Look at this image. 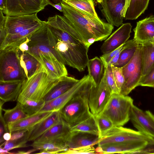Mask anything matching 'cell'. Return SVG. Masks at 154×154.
Wrapping results in <instances>:
<instances>
[{
	"mask_svg": "<svg viewBox=\"0 0 154 154\" xmlns=\"http://www.w3.org/2000/svg\"><path fill=\"white\" fill-rule=\"evenodd\" d=\"M149 0H130L125 18L133 20L138 18L146 9Z\"/></svg>",
	"mask_w": 154,
	"mask_h": 154,
	"instance_id": "f546056e",
	"label": "cell"
},
{
	"mask_svg": "<svg viewBox=\"0 0 154 154\" xmlns=\"http://www.w3.org/2000/svg\"><path fill=\"white\" fill-rule=\"evenodd\" d=\"M139 86L154 88V67L148 74L141 77Z\"/></svg>",
	"mask_w": 154,
	"mask_h": 154,
	"instance_id": "60d3db41",
	"label": "cell"
},
{
	"mask_svg": "<svg viewBox=\"0 0 154 154\" xmlns=\"http://www.w3.org/2000/svg\"><path fill=\"white\" fill-rule=\"evenodd\" d=\"M53 112H39L28 116L16 122L9 123L8 127L9 132L28 129L35 126L49 116Z\"/></svg>",
	"mask_w": 154,
	"mask_h": 154,
	"instance_id": "44dd1931",
	"label": "cell"
},
{
	"mask_svg": "<svg viewBox=\"0 0 154 154\" xmlns=\"http://www.w3.org/2000/svg\"><path fill=\"white\" fill-rule=\"evenodd\" d=\"M138 45L129 47L124 49L121 52L115 66L122 67L126 64L134 56Z\"/></svg>",
	"mask_w": 154,
	"mask_h": 154,
	"instance_id": "8d00e7d4",
	"label": "cell"
},
{
	"mask_svg": "<svg viewBox=\"0 0 154 154\" xmlns=\"http://www.w3.org/2000/svg\"><path fill=\"white\" fill-rule=\"evenodd\" d=\"M51 3L54 4H57L61 3L63 0H48Z\"/></svg>",
	"mask_w": 154,
	"mask_h": 154,
	"instance_id": "f907efd6",
	"label": "cell"
},
{
	"mask_svg": "<svg viewBox=\"0 0 154 154\" xmlns=\"http://www.w3.org/2000/svg\"><path fill=\"white\" fill-rule=\"evenodd\" d=\"M132 27L129 23L122 25L105 40L100 48L101 52L108 53L126 42L130 36Z\"/></svg>",
	"mask_w": 154,
	"mask_h": 154,
	"instance_id": "2e32d148",
	"label": "cell"
},
{
	"mask_svg": "<svg viewBox=\"0 0 154 154\" xmlns=\"http://www.w3.org/2000/svg\"><path fill=\"white\" fill-rule=\"evenodd\" d=\"M79 80L68 75L60 78L55 86L45 97V102L53 100L67 91L74 85Z\"/></svg>",
	"mask_w": 154,
	"mask_h": 154,
	"instance_id": "d4e9b609",
	"label": "cell"
},
{
	"mask_svg": "<svg viewBox=\"0 0 154 154\" xmlns=\"http://www.w3.org/2000/svg\"><path fill=\"white\" fill-rule=\"evenodd\" d=\"M20 64L26 79L33 75L41 67L42 64L35 57L26 52H20Z\"/></svg>",
	"mask_w": 154,
	"mask_h": 154,
	"instance_id": "4316f807",
	"label": "cell"
},
{
	"mask_svg": "<svg viewBox=\"0 0 154 154\" xmlns=\"http://www.w3.org/2000/svg\"><path fill=\"white\" fill-rule=\"evenodd\" d=\"M130 2V0H103L101 11L108 23L118 27L123 24Z\"/></svg>",
	"mask_w": 154,
	"mask_h": 154,
	"instance_id": "7c38bea8",
	"label": "cell"
},
{
	"mask_svg": "<svg viewBox=\"0 0 154 154\" xmlns=\"http://www.w3.org/2000/svg\"><path fill=\"white\" fill-rule=\"evenodd\" d=\"M133 31V39L139 45L154 43V16H151L137 23Z\"/></svg>",
	"mask_w": 154,
	"mask_h": 154,
	"instance_id": "e0dca14e",
	"label": "cell"
},
{
	"mask_svg": "<svg viewBox=\"0 0 154 154\" xmlns=\"http://www.w3.org/2000/svg\"><path fill=\"white\" fill-rule=\"evenodd\" d=\"M148 142L143 141L115 143L105 144L99 146L101 147L102 154H130L143 148Z\"/></svg>",
	"mask_w": 154,
	"mask_h": 154,
	"instance_id": "ffe728a7",
	"label": "cell"
},
{
	"mask_svg": "<svg viewBox=\"0 0 154 154\" xmlns=\"http://www.w3.org/2000/svg\"><path fill=\"white\" fill-rule=\"evenodd\" d=\"M0 147L3 149L9 151L11 150L18 148L27 147L26 143L17 142L15 140H9L5 141L3 143L1 144Z\"/></svg>",
	"mask_w": 154,
	"mask_h": 154,
	"instance_id": "b9f144b4",
	"label": "cell"
},
{
	"mask_svg": "<svg viewBox=\"0 0 154 154\" xmlns=\"http://www.w3.org/2000/svg\"><path fill=\"white\" fill-rule=\"evenodd\" d=\"M93 146H88L75 149H68L62 154H97L96 149Z\"/></svg>",
	"mask_w": 154,
	"mask_h": 154,
	"instance_id": "ab89813d",
	"label": "cell"
},
{
	"mask_svg": "<svg viewBox=\"0 0 154 154\" xmlns=\"http://www.w3.org/2000/svg\"><path fill=\"white\" fill-rule=\"evenodd\" d=\"M29 38L25 42H23L20 45L18 48L20 51L23 52H27L28 51L29 46L28 44V42Z\"/></svg>",
	"mask_w": 154,
	"mask_h": 154,
	"instance_id": "ee69618b",
	"label": "cell"
},
{
	"mask_svg": "<svg viewBox=\"0 0 154 154\" xmlns=\"http://www.w3.org/2000/svg\"><path fill=\"white\" fill-rule=\"evenodd\" d=\"M152 138L138 131L122 126H115L101 136L97 144L100 146L115 143L149 142Z\"/></svg>",
	"mask_w": 154,
	"mask_h": 154,
	"instance_id": "9c48e42d",
	"label": "cell"
},
{
	"mask_svg": "<svg viewBox=\"0 0 154 154\" xmlns=\"http://www.w3.org/2000/svg\"><path fill=\"white\" fill-rule=\"evenodd\" d=\"M139 45L134 39L128 40L115 50L108 53L103 54L100 58L105 67L109 64L112 59L119 51L128 47Z\"/></svg>",
	"mask_w": 154,
	"mask_h": 154,
	"instance_id": "e575fe53",
	"label": "cell"
},
{
	"mask_svg": "<svg viewBox=\"0 0 154 154\" xmlns=\"http://www.w3.org/2000/svg\"><path fill=\"white\" fill-rule=\"evenodd\" d=\"M2 110L4 112L3 116L4 119L7 125L28 116L24 111L21 103L18 102L13 108L11 109L2 108Z\"/></svg>",
	"mask_w": 154,
	"mask_h": 154,
	"instance_id": "4dcf8cb0",
	"label": "cell"
},
{
	"mask_svg": "<svg viewBox=\"0 0 154 154\" xmlns=\"http://www.w3.org/2000/svg\"><path fill=\"white\" fill-rule=\"evenodd\" d=\"M61 12L63 11V7L61 3L57 4H52L51 5Z\"/></svg>",
	"mask_w": 154,
	"mask_h": 154,
	"instance_id": "7dc6e473",
	"label": "cell"
},
{
	"mask_svg": "<svg viewBox=\"0 0 154 154\" xmlns=\"http://www.w3.org/2000/svg\"><path fill=\"white\" fill-rule=\"evenodd\" d=\"M45 102L44 100L38 101L26 99L21 103L24 111L29 116L40 112Z\"/></svg>",
	"mask_w": 154,
	"mask_h": 154,
	"instance_id": "836d02e7",
	"label": "cell"
},
{
	"mask_svg": "<svg viewBox=\"0 0 154 154\" xmlns=\"http://www.w3.org/2000/svg\"><path fill=\"white\" fill-rule=\"evenodd\" d=\"M94 0H95L97 2L100 4L103 0H94Z\"/></svg>",
	"mask_w": 154,
	"mask_h": 154,
	"instance_id": "816d5d0a",
	"label": "cell"
},
{
	"mask_svg": "<svg viewBox=\"0 0 154 154\" xmlns=\"http://www.w3.org/2000/svg\"><path fill=\"white\" fill-rule=\"evenodd\" d=\"M112 94L106 84L104 71L99 84L96 86L94 83L89 94L88 104L90 111L94 116L101 114Z\"/></svg>",
	"mask_w": 154,
	"mask_h": 154,
	"instance_id": "4fadbf2b",
	"label": "cell"
},
{
	"mask_svg": "<svg viewBox=\"0 0 154 154\" xmlns=\"http://www.w3.org/2000/svg\"><path fill=\"white\" fill-rule=\"evenodd\" d=\"M38 150L37 149L33 148V149L29 150L27 151H19L16 153L17 154H29L34 151Z\"/></svg>",
	"mask_w": 154,
	"mask_h": 154,
	"instance_id": "c3c4849f",
	"label": "cell"
},
{
	"mask_svg": "<svg viewBox=\"0 0 154 154\" xmlns=\"http://www.w3.org/2000/svg\"><path fill=\"white\" fill-rule=\"evenodd\" d=\"M36 59L52 78L59 79L68 75L65 64L56 57L49 55H42Z\"/></svg>",
	"mask_w": 154,
	"mask_h": 154,
	"instance_id": "d6986e66",
	"label": "cell"
},
{
	"mask_svg": "<svg viewBox=\"0 0 154 154\" xmlns=\"http://www.w3.org/2000/svg\"><path fill=\"white\" fill-rule=\"evenodd\" d=\"M132 154H154V137H152L143 148L134 152Z\"/></svg>",
	"mask_w": 154,
	"mask_h": 154,
	"instance_id": "7bdbcfd3",
	"label": "cell"
},
{
	"mask_svg": "<svg viewBox=\"0 0 154 154\" xmlns=\"http://www.w3.org/2000/svg\"><path fill=\"white\" fill-rule=\"evenodd\" d=\"M0 153L1 154L14 153L12 152H10L8 151L4 150L1 147L0 148Z\"/></svg>",
	"mask_w": 154,
	"mask_h": 154,
	"instance_id": "681fc988",
	"label": "cell"
},
{
	"mask_svg": "<svg viewBox=\"0 0 154 154\" xmlns=\"http://www.w3.org/2000/svg\"><path fill=\"white\" fill-rule=\"evenodd\" d=\"M133 104V100L131 97L113 94L101 114L109 118L114 126H122L130 120Z\"/></svg>",
	"mask_w": 154,
	"mask_h": 154,
	"instance_id": "52a82bcc",
	"label": "cell"
},
{
	"mask_svg": "<svg viewBox=\"0 0 154 154\" xmlns=\"http://www.w3.org/2000/svg\"><path fill=\"white\" fill-rule=\"evenodd\" d=\"M91 78L88 74L85 75L64 94L53 100L45 102L44 106L40 112L60 111L73 97L89 84Z\"/></svg>",
	"mask_w": 154,
	"mask_h": 154,
	"instance_id": "5bb4252c",
	"label": "cell"
},
{
	"mask_svg": "<svg viewBox=\"0 0 154 154\" xmlns=\"http://www.w3.org/2000/svg\"><path fill=\"white\" fill-rule=\"evenodd\" d=\"M11 133L9 132H5L3 134V138L5 141H9L11 139Z\"/></svg>",
	"mask_w": 154,
	"mask_h": 154,
	"instance_id": "bcb514c9",
	"label": "cell"
},
{
	"mask_svg": "<svg viewBox=\"0 0 154 154\" xmlns=\"http://www.w3.org/2000/svg\"><path fill=\"white\" fill-rule=\"evenodd\" d=\"M63 16L70 22L81 41L88 48L96 42L106 40L114 26L62 2Z\"/></svg>",
	"mask_w": 154,
	"mask_h": 154,
	"instance_id": "7a4b0ae2",
	"label": "cell"
},
{
	"mask_svg": "<svg viewBox=\"0 0 154 154\" xmlns=\"http://www.w3.org/2000/svg\"><path fill=\"white\" fill-rule=\"evenodd\" d=\"M52 4L48 0H6L4 14L10 17L36 14Z\"/></svg>",
	"mask_w": 154,
	"mask_h": 154,
	"instance_id": "8fae6325",
	"label": "cell"
},
{
	"mask_svg": "<svg viewBox=\"0 0 154 154\" xmlns=\"http://www.w3.org/2000/svg\"><path fill=\"white\" fill-rule=\"evenodd\" d=\"M99 136L80 131H70L66 141L69 149H75L97 144L100 140Z\"/></svg>",
	"mask_w": 154,
	"mask_h": 154,
	"instance_id": "ac0fdd59",
	"label": "cell"
},
{
	"mask_svg": "<svg viewBox=\"0 0 154 154\" xmlns=\"http://www.w3.org/2000/svg\"><path fill=\"white\" fill-rule=\"evenodd\" d=\"M111 66L117 87L120 93L125 82L122 67H119L112 65Z\"/></svg>",
	"mask_w": 154,
	"mask_h": 154,
	"instance_id": "f35d334b",
	"label": "cell"
},
{
	"mask_svg": "<svg viewBox=\"0 0 154 154\" xmlns=\"http://www.w3.org/2000/svg\"><path fill=\"white\" fill-rule=\"evenodd\" d=\"M142 45H139L131 60L122 67L125 82L120 94L128 95L139 84L142 76Z\"/></svg>",
	"mask_w": 154,
	"mask_h": 154,
	"instance_id": "ba28073f",
	"label": "cell"
},
{
	"mask_svg": "<svg viewBox=\"0 0 154 154\" xmlns=\"http://www.w3.org/2000/svg\"><path fill=\"white\" fill-rule=\"evenodd\" d=\"M67 136L42 142L34 141L29 146L40 150L58 151L62 154L68 149L66 144Z\"/></svg>",
	"mask_w": 154,
	"mask_h": 154,
	"instance_id": "484cf974",
	"label": "cell"
},
{
	"mask_svg": "<svg viewBox=\"0 0 154 154\" xmlns=\"http://www.w3.org/2000/svg\"><path fill=\"white\" fill-rule=\"evenodd\" d=\"M62 119L60 111L53 112L48 117L34 126L29 135V141H33Z\"/></svg>",
	"mask_w": 154,
	"mask_h": 154,
	"instance_id": "7402d4cb",
	"label": "cell"
},
{
	"mask_svg": "<svg viewBox=\"0 0 154 154\" xmlns=\"http://www.w3.org/2000/svg\"><path fill=\"white\" fill-rule=\"evenodd\" d=\"M80 131L99 135V131L95 116L90 118L70 128V131Z\"/></svg>",
	"mask_w": 154,
	"mask_h": 154,
	"instance_id": "1f68e13d",
	"label": "cell"
},
{
	"mask_svg": "<svg viewBox=\"0 0 154 154\" xmlns=\"http://www.w3.org/2000/svg\"><path fill=\"white\" fill-rule=\"evenodd\" d=\"M60 79L51 78L42 65L33 75L23 81L17 102L21 103L26 99L44 100Z\"/></svg>",
	"mask_w": 154,
	"mask_h": 154,
	"instance_id": "277c9868",
	"label": "cell"
},
{
	"mask_svg": "<svg viewBox=\"0 0 154 154\" xmlns=\"http://www.w3.org/2000/svg\"><path fill=\"white\" fill-rule=\"evenodd\" d=\"M70 132V127L62 119L58 123L34 141L42 142L59 137H65L68 136Z\"/></svg>",
	"mask_w": 154,
	"mask_h": 154,
	"instance_id": "cb8c5ba5",
	"label": "cell"
},
{
	"mask_svg": "<svg viewBox=\"0 0 154 154\" xmlns=\"http://www.w3.org/2000/svg\"><path fill=\"white\" fill-rule=\"evenodd\" d=\"M18 47H8L0 50V81H23L26 79L20 64Z\"/></svg>",
	"mask_w": 154,
	"mask_h": 154,
	"instance_id": "8992f818",
	"label": "cell"
},
{
	"mask_svg": "<svg viewBox=\"0 0 154 154\" xmlns=\"http://www.w3.org/2000/svg\"><path fill=\"white\" fill-rule=\"evenodd\" d=\"M23 81H0V103L17 100Z\"/></svg>",
	"mask_w": 154,
	"mask_h": 154,
	"instance_id": "603a6c76",
	"label": "cell"
},
{
	"mask_svg": "<svg viewBox=\"0 0 154 154\" xmlns=\"http://www.w3.org/2000/svg\"><path fill=\"white\" fill-rule=\"evenodd\" d=\"M94 83L92 79L84 89L73 97L60 110L62 118L70 128L93 115L90 110L88 97L90 89Z\"/></svg>",
	"mask_w": 154,
	"mask_h": 154,
	"instance_id": "5b68a950",
	"label": "cell"
},
{
	"mask_svg": "<svg viewBox=\"0 0 154 154\" xmlns=\"http://www.w3.org/2000/svg\"><path fill=\"white\" fill-rule=\"evenodd\" d=\"M0 17V50L8 47H19L41 28L45 21L37 14Z\"/></svg>",
	"mask_w": 154,
	"mask_h": 154,
	"instance_id": "3957f363",
	"label": "cell"
},
{
	"mask_svg": "<svg viewBox=\"0 0 154 154\" xmlns=\"http://www.w3.org/2000/svg\"><path fill=\"white\" fill-rule=\"evenodd\" d=\"M62 2L95 17H98L94 0H63Z\"/></svg>",
	"mask_w": 154,
	"mask_h": 154,
	"instance_id": "d6a6232c",
	"label": "cell"
},
{
	"mask_svg": "<svg viewBox=\"0 0 154 154\" xmlns=\"http://www.w3.org/2000/svg\"><path fill=\"white\" fill-rule=\"evenodd\" d=\"M87 66L89 75L91 77L96 86L99 85L103 76L105 66L100 58L97 57L89 60Z\"/></svg>",
	"mask_w": 154,
	"mask_h": 154,
	"instance_id": "83f0119b",
	"label": "cell"
},
{
	"mask_svg": "<svg viewBox=\"0 0 154 154\" xmlns=\"http://www.w3.org/2000/svg\"><path fill=\"white\" fill-rule=\"evenodd\" d=\"M142 45V77L148 74L154 67V45L151 44Z\"/></svg>",
	"mask_w": 154,
	"mask_h": 154,
	"instance_id": "f1b7e54d",
	"label": "cell"
},
{
	"mask_svg": "<svg viewBox=\"0 0 154 154\" xmlns=\"http://www.w3.org/2000/svg\"><path fill=\"white\" fill-rule=\"evenodd\" d=\"M94 116L99 131V137L100 139L104 134L115 126L109 118L102 114Z\"/></svg>",
	"mask_w": 154,
	"mask_h": 154,
	"instance_id": "d590c367",
	"label": "cell"
},
{
	"mask_svg": "<svg viewBox=\"0 0 154 154\" xmlns=\"http://www.w3.org/2000/svg\"><path fill=\"white\" fill-rule=\"evenodd\" d=\"M6 0H0V10L2 11L4 14L6 10Z\"/></svg>",
	"mask_w": 154,
	"mask_h": 154,
	"instance_id": "f6af8a7d",
	"label": "cell"
},
{
	"mask_svg": "<svg viewBox=\"0 0 154 154\" xmlns=\"http://www.w3.org/2000/svg\"><path fill=\"white\" fill-rule=\"evenodd\" d=\"M130 120L138 131L154 137V115L149 111H143L133 104Z\"/></svg>",
	"mask_w": 154,
	"mask_h": 154,
	"instance_id": "9a60e30c",
	"label": "cell"
},
{
	"mask_svg": "<svg viewBox=\"0 0 154 154\" xmlns=\"http://www.w3.org/2000/svg\"><path fill=\"white\" fill-rule=\"evenodd\" d=\"M48 25L45 21L43 26L32 34L29 39V50L26 52L36 58L42 55H49L56 57L65 64L63 59L51 45L48 38Z\"/></svg>",
	"mask_w": 154,
	"mask_h": 154,
	"instance_id": "30bf717a",
	"label": "cell"
},
{
	"mask_svg": "<svg viewBox=\"0 0 154 154\" xmlns=\"http://www.w3.org/2000/svg\"><path fill=\"white\" fill-rule=\"evenodd\" d=\"M105 73L106 84L112 94H120L113 76L111 65L105 67Z\"/></svg>",
	"mask_w": 154,
	"mask_h": 154,
	"instance_id": "74e56055",
	"label": "cell"
},
{
	"mask_svg": "<svg viewBox=\"0 0 154 154\" xmlns=\"http://www.w3.org/2000/svg\"><path fill=\"white\" fill-rule=\"evenodd\" d=\"M50 43L62 57L65 65L84 71L89 60L88 48L82 42L63 29L46 21Z\"/></svg>",
	"mask_w": 154,
	"mask_h": 154,
	"instance_id": "6da1fadb",
	"label": "cell"
}]
</instances>
